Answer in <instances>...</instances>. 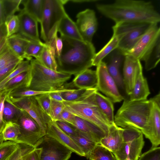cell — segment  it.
Returning <instances> with one entry per match:
<instances>
[{
  "instance_id": "6da1fadb",
  "label": "cell",
  "mask_w": 160,
  "mask_h": 160,
  "mask_svg": "<svg viewBox=\"0 0 160 160\" xmlns=\"http://www.w3.org/2000/svg\"><path fill=\"white\" fill-rule=\"evenodd\" d=\"M98 10L115 24L123 22L158 23L160 15L150 1L117 0L110 3L96 5Z\"/></svg>"
},
{
  "instance_id": "7a4b0ae2",
  "label": "cell",
  "mask_w": 160,
  "mask_h": 160,
  "mask_svg": "<svg viewBox=\"0 0 160 160\" xmlns=\"http://www.w3.org/2000/svg\"><path fill=\"white\" fill-rule=\"evenodd\" d=\"M60 37L63 46L60 55L55 58L57 71L75 76L92 66L96 52L92 42Z\"/></svg>"
},
{
  "instance_id": "3957f363",
  "label": "cell",
  "mask_w": 160,
  "mask_h": 160,
  "mask_svg": "<svg viewBox=\"0 0 160 160\" xmlns=\"http://www.w3.org/2000/svg\"><path fill=\"white\" fill-rule=\"evenodd\" d=\"M153 105L150 99L139 101L124 100L114 116V123L122 128H136L144 135L150 127Z\"/></svg>"
},
{
  "instance_id": "277c9868",
  "label": "cell",
  "mask_w": 160,
  "mask_h": 160,
  "mask_svg": "<svg viewBox=\"0 0 160 160\" xmlns=\"http://www.w3.org/2000/svg\"><path fill=\"white\" fill-rule=\"evenodd\" d=\"M26 88L41 91H51L66 88L65 84L72 75L49 69L35 59L30 61Z\"/></svg>"
},
{
  "instance_id": "5b68a950",
  "label": "cell",
  "mask_w": 160,
  "mask_h": 160,
  "mask_svg": "<svg viewBox=\"0 0 160 160\" xmlns=\"http://www.w3.org/2000/svg\"><path fill=\"white\" fill-rule=\"evenodd\" d=\"M98 91L96 87L90 88L87 93L81 99L63 103L66 110L74 116L98 126L107 136L110 127L113 123L109 121L95 102V95Z\"/></svg>"
},
{
  "instance_id": "8992f818",
  "label": "cell",
  "mask_w": 160,
  "mask_h": 160,
  "mask_svg": "<svg viewBox=\"0 0 160 160\" xmlns=\"http://www.w3.org/2000/svg\"><path fill=\"white\" fill-rule=\"evenodd\" d=\"M67 13L61 0H43L42 17L40 22L41 38L48 43L58 32V25Z\"/></svg>"
},
{
  "instance_id": "52a82bcc",
  "label": "cell",
  "mask_w": 160,
  "mask_h": 160,
  "mask_svg": "<svg viewBox=\"0 0 160 160\" xmlns=\"http://www.w3.org/2000/svg\"><path fill=\"white\" fill-rule=\"evenodd\" d=\"M151 24L142 22H123L115 24L112 28L113 33L117 36L119 40L117 49L124 55L133 47Z\"/></svg>"
},
{
  "instance_id": "ba28073f",
  "label": "cell",
  "mask_w": 160,
  "mask_h": 160,
  "mask_svg": "<svg viewBox=\"0 0 160 160\" xmlns=\"http://www.w3.org/2000/svg\"><path fill=\"white\" fill-rule=\"evenodd\" d=\"M18 109L14 122L18 125L20 133L14 142L36 148L46 132L28 113Z\"/></svg>"
},
{
  "instance_id": "9c48e42d",
  "label": "cell",
  "mask_w": 160,
  "mask_h": 160,
  "mask_svg": "<svg viewBox=\"0 0 160 160\" xmlns=\"http://www.w3.org/2000/svg\"><path fill=\"white\" fill-rule=\"evenodd\" d=\"M123 141L120 148L112 153L117 160L129 158L138 160L144 144L143 134L139 129L133 127L123 128Z\"/></svg>"
},
{
  "instance_id": "30bf717a",
  "label": "cell",
  "mask_w": 160,
  "mask_h": 160,
  "mask_svg": "<svg viewBox=\"0 0 160 160\" xmlns=\"http://www.w3.org/2000/svg\"><path fill=\"white\" fill-rule=\"evenodd\" d=\"M160 44V28L158 23L151 24L133 47L124 54L144 62Z\"/></svg>"
},
{
  "instance_id": "8fae6325",
  "label": "cell",
  "mask_w": 160,
  "mask_h": 160,
  "mask_svg": "<svg viewBox=\"0 0 160 160\" xmlns=\"http://www.w3.org/2000/svg\"><path fill=\"white\" fill-rule=\"evenodd\" d=\"M97 78L96 88L110 98L113 103L119 102L124 99L113 78L109 73L106 64L103 61L97 66Z\"/></svg>"
},
{
  "instance_id": "7c38bea8",
  "label": "cell",
  "mask_w": 160,
  "mask_h": 160,
  "mask_svg": "<svg viewBox=\"0 0 160 160\" xmlns=\"http://www.w3.org/2000/svg\"><path fill=\"white\" fill-rule=\"evenodd\" d=\"M36 148L41 149L40 160H68L72 152L56 139L46 134Z\"/></svg>"
},
{
  "instance_id": "4fadbf2b",
  "label": "cell",
  "mask_w": 160,
  "mask_h": 160,
  "mask_svg": "<svg viewBox=\"0 0 160 160\" xmlns=\"http://www.w3.org/2000/svg\"><path fill=\"white\" fill-rule=\"evenodd\" d=\"M17 108L28 113L46 132L48 124L52 120L42 109L34 96L28 97L14 100H5Z\"/></svg>"
},
{
  "instance_id": "5bb4252c",
  "label": "cell",
  "mask_w": 160,
  "mask_h": 160,
  "mask_svg": "<svg viewBox=\"0 0 160 160\" xmlns=\"http://www.w3.org/2000/svg\"><path fill=\"white\" fill-rule=\"evenodd\" d=\"M76 18L75 23L83 40L92 42L98 27L95 12L93 10L87 9L78 13Z\"/></svg>"
},
{
  "instance_id": "9a60e30c",
  "label": "cell",
  "mask_w": 160,
  "mask_h": 160,
  "mask_svg": "<svg viewBox=\"0 0 160 160\" xmlns=\"http://www.w3.org/2000/svg\"><path fill=\"white\" fill-rule=\"evenodd\" d=\"M17 15L19 21L18 33L31 41L42 42L39 37L37 21L23 9Z\"/></svg>"
},
{
  "instance_id": "2e32d148",
  "label": "cell",
  "mask_w": 160,
  "mask_h": 160,
  "mask_svg": "<svg viewBox=\"0 0 160 160\" xmlns=\"http://www.w3.org/2000/svg\"><path fill=\"white\" fill-rule=\"evenodd\" d=\"M46 134L55 139L72 152L81 156L85 157L81 148L69 136L60 129L55 121L52 120L48 124Z\"/></svg>"
},
{
  "instance_id": "e0dca14e",
  "label": "cell",
  "mask_w": 160,
  "mask_h": 160,
  "mask_svg": "<svg viewBox=\"0 0 160 160\" xmlns=\"http://www.w3.org/2000/svg\"><path fill=\"white\" fill-rule=\"evenodd\" d=\"M123 80L127 94L131 93L134 84L137 70L141 61L129 55H126L123 61Z\"/></svg>"
},
{
  "instance_id": "ac0fdd59",
  "label": "cell",
  "mask_w": 160,
  "mask_h": 160,
  "mask_svg": "<svg viewBox=\"0 0 160 160\" xmlns=\"http://www.w3.org/2000/svg\"><path fill=\"white\" fill-rule=\"evenodd\" d=\"M72 126L88 138L98 144L102 138L107 136L105 132L98 126L76 116Z\"/></svg>"
},
{
  "instance_id": "d6986e66",
  "label": "cell",
  "mask_w": 160,
  "mask_h": 160,
  "mask_svg": "<svg viewBox=\"0 0 160 160\" xmlns=\"http://www.w3.org/2000/svg\"><path fill=\"white\" fill-rule=\"evenodd\" d=\"M147 80L143 76L141 63L138 68L132 90L129 95L131 101L147 99L150 94Z\"/></svg>"
},
{
  "instance_id": "ffe728a7",
  "label": "cell",
  "mask_w": 160,
  "mask_h": 160,
  "mask_svg": "<svg viewBox=\"0 0 160 160\" xmlns=\"http://www.w3.org/2000/svg\"><path fill=\"white\" fill-rule=\"evenodd\" d=\"M152 102L150 127L144 136L150 141L151 148H154L158 147L160 144V104Z\"/></svg>"
},
{
  "instance_id": "44dd1931",
  "label": "cell",
  "mask_w": 160,
  "mask_h": 160,
  "mask_svg": "<svg viewBox=\"0 0 160 160\" xmlns=\"http://www.w3.org/2000/svg\"><path fill=\"white\" fill-rule=\"evenodd\" d=\"M109 62L106 64L107 70L113 78L118 88H124L123 78L120 72V68L125 56L118 49L111 53Z\"/></svg>"
},
{
  "instance_id": "7402d4cb",
  "label": "cell",
  "mask_w": 160,
  "mask_h": 160,
  "mask_svg": "<svg viewBox=\"0 0 160 160\" xmlns=\"http://www.w3.org/2000/svg\"><path fill=\"white\" fill-rule=\"evenodd\" d=\"M122 129L115 123L112 124L109 128L108 135L101 139L99 144L112 153L117 151L123 142Z\"/></svg>"
},
{
  "instance_id": "603a6c76",
  "label": "cell",
  "mask_w": 160,
  "mask_h": 160,
  "mask_svg": "<svg viewBox=\"0 0 160 160\" xmlns=\"http://www.w3.org/2000/svg\"><path fill=\"white\" fill-rule=\"evenodd\" d=\"M58 32L60 36L83 41L78 30L75 22L66 13L60 21L58 26Z\"/></svg>"
},
{
  "instance_id": "cb8c5ba5",
  "label": "cell",
  "mask_w": 160,
  "mask_h": 160,
  "mask_svg": "<svg viewBox=\"0 0 160 160\" xmlns=\"http://www.w3.org/2000/svg\"><path fill=\"white\" fill-rule=\"evenodd\" d=\"M97 82L96 71L88 68L75 76L72 83L78 89H87L95 88Z\"/></svg>"
},
{
  "instance_id": "d4e9b609",
  "label": "cell",
  "mask_w": 160,
  "mask_h": 160,
  "mask_svg": "<svg viewBox=\"0 0 160 160\" xmlns=\"http://www.w3.org/2000/svg\"><path fill=\"white\" fill-rule=\"evenodd\" d=\"M30 41L18 33L6 38L7 45L17 56L23 60L26 48Z\"/></svg>"
},
{
  "instance_id": "484cf974",
  "label": "cell",
  "mask_w": 160,
  "mask_h": 160,
  "mask_svg": "<svg viewBox=\"0 0 160 160\" xmlns=\"http://www.w3.org/2000/svg\"><path fill=\"white\" fill-rule=\"evenodd\" d=\"M95 102L99 109L112 124L114 122V108L113 102L108 98L101 94L98 91L95 95Z\"/></svg>"
},
{
  "instance_id": "4316f807",
  "label": "cell",
  "mask_w": 160,
  "mask_h": 160,
  "mask_svg": "<svg viewBox=\"0 0 160 160\" xmlns=\"http://www.w3.org/2000/svg\"><path fill=\"white\" fill-rule=\"evenodd\" d=\"M119 40L114 33L108 43L98 52L96 53L93 60L92 66H97L109 53L118 48Z\"/></svg>"
},
{
  "instance_id": "83f0119b",
  "label": "cell",
  "mask_w": 160,
  "mask_h": 160,
  "mask_svg": "<svg viewBox=\"0 0 160 160\" xmlns=\"http://www.w3.org/2000/svg\"><path fill=\"white\" fill-rule=\"evenodd\" d=\"M43 0H22V8L38 22H40L42 13Z\"/></svg>"
},
{
  "instance_id": "f1b7e54d",
  "label": "cell",
  "mask_w": 160,
  "mask_h": 160,
  "mask_svg": "<svg viewBox=\"0 0 160 160\" xmlns=\"http://www.w3.org/2000/svg\"><path fill=\"white\" fill-rule=\"evenodd\" d=\"M45 44L42 53L37 60L45 67L57 71V65L56 60L55 50L51 46Z\"/></svg>"
},
{
  "instance_id": "f546056e",
  "label": "cell",
  "mask_w": 160,
  "mask_h": 160,
  "mask_svg": "<svg viewBox=\"0 0 160 160\" xmlns=\"http://www.w3.org/2000/svg\"><path fill=\"white\" fill-rule=\"evenodd\" d=\"M28 71L19 73L9 80L5 84L1 90L4 91L8 94L16 89L26 88Z\"/></svg>"
},
{
  "instance_id": "4dcf8cb0",
  "label": "cell",
  "mask_w": 160,
  "mask_h": 160,
  "mask_svg": "<svg viewBox=\"0 0 160 160\" xmlns=\"http://www.w3.org/2000/svg\"><path fill=\"white\" fill-rule=\"evenodd\" d=\"M89 160H115L112 153L108 149L98 144L86 157Z\"/></svg>"
},
{
  "instance_id": "1f68e13d",
  "label": "cell",
  "mask_w": 160,
  "mask_h": 160,
  "mask_svg": "<svg viewBox=\"0 0 160 160\" xmlns=\"http://www.w3.org/2000/svg\"><path fill=\"white\" fill-rule=\"evenodd\" d=\"M70 137L82 150L85 157L98 144L90 140L78 131L77 134Z\"/></svg>"
},
{
  "instance_id": "d6a6232c",
  "label": "cell",
  "mask_w": 160,
  "mask_h": 160,
  "mask_svg": "<svg viewBox=\"0 0 160 160\" xmlns=\"http://www.w3.org/2000/svg\"><path fill=\"white\" fill-rule=\"evenodd\" d=\"M43 42L38 43L30 41L27 44L25 51L24 59L30 61L32 57L38 60L41 55L45 46Z\"/></svg>"
},
{
  "instance_id": "836d02e7",
  "label": "cell",
  "mask_w": 160,
  "mask_h": 160,
  "mask_svg": "<svg viewBox=\"0 0 160 160\" xmlns=\"http://www.w3.org/2000/svg\"><path fill=\"white\" fill-rule=\"evenodd\" d=\"M24 60L17 56L6 44L0 52V70L10 64Z\"/></svg>"
},
{
  "instance_id": "e575fe53",
  "label": "cell",
  "mask_w": 160,
  "mask_h": 160,
  "mask_svg": "<svg viewBox=\"0 0 160 160\" xmlns=\"http://www.w3.org/2000/svg\"><path fill=\"white\" fill-rule=\"evenodd\" d=\"M1 133L4 141L15 142L20 133L19 126L15 122H7Z\"/></svg>"
},
{
  "instance_id": "d590c367",
  "label": "cell",
  "mask_w": 160,
  "mask_h": 160,
  "mask_svg": "<svg viewBox=\"0 0 160 160\" xmlns=\"http://www.w3.org/2000/svg\"><path fill=\"white\" fill-rule=\"evenodd\" d=\"M22 0H2L5 22L8 18L15 15L16 12L21 10L20 6L22 4Z\"/></svg>"
},
{
  "instance_id": "8d00e7d4",
  "label": "cell",
  "mask_w": 160,
  "mask_h": 160,
  "mask_svg": "<svg viewBox=\"0 0 160 160\" xmlns=\"http://www.w3.org/2000/svg\"><path fill=\"white\" fill-rule=\"evenodd\" d=\"M89 89H69L61 92V94L65 101H74L82 98L87 93Z\"/></svg>"
},
{
  "instance_id": "74e56055",
  "label": "cell",
  "mask_w": 160,
  "mask_h": 160,
  "mask_svg": "<svg viewBox=\"0 0 160 160\" xmlns=\"http://www.w3.org/2000/svg\"><path fill=\"white\" fill-rule=\"evenodd\" d=\"M30 64L29 61L23 60L20 62L14 69L0 82V90L9 80L19 73L28 71L29 69Z\"/></svg>"
},
{
  "instance_id": "f35d334b",
  "label": "cell",
  "mask_w": 160,
  "mask_h": 160,
  "mask_svg": "<svg viewBox=\"0 0 160 160\" xmlns=\"http://www.w3.org/2000/svg\"><path fill=\"white\" fill-rule=\"evenodd\" d=\"M19 145L13 141L4 142L0 145V160H6L17 150Z\"/></svg>"
},
{
  "instance_id": "ab89813d",
  "label": "cell",
  "mask_w": 160,
  "mask_h": 160,
  "mask_svg": "<svg viewBox=\"0 0 160 160\" xmlns=\"http://www.w3.org/2000/svg\"><path fill=\"white\" fill-rule=\"evenodd\" d=\"M4 24L6 28L7 38L18 33L19 21L18 15H14L8 18Z\"/></svg>"
},
{
  "instance_id": "60d3db41",
  "label": "cell",
  "mask_w": 160,
  "mask_h": 160,
  "mask_svg": "<svg viewBox=\"0 0 160 160\" xmlns=\"http://www.w3.org/2000/svg\"><path fill=\"white\" fill-rule=\"evenodd\" d=\"M160 44L158 45L144 61L145 69L149 71L155 68L160 61Z\"/></svg>"
},
{
  "instance_id": "b9f144b4",
  "label": "cell",
  "mask_w": 160,
  "mask_h": 160,
  "mask_svg": "<svg viewBox=\"0 0 160 160\" xmlns=\"http://www.w3.org/2000/svg\"><path fill=\"white\" fill-rule=\"evenodd\" d=\"M49 93H46L35 96L34 97L40 107L43 111L51 118V99Z\"/></svg>"
},
{
  "instance_id": "7bdbcfd3",
  "label": "cell",
  "mask_w": 160,
  "mask_h": 160,
  "mask_svg": "<svg viewBox=\"0 0 160 160\" xmlns=\"http://www.w3.org/2000/svg\"><path fill=\"white\" fill-rule=\"evenodd\" d=\"M19 109L11 103L5 101L3 111V118L6 122H14Z\"/></svg>"
},
{
  "instance_id": "ee69618b",
  "label": "cell",
  "mask_w": 160,
  "mask_h": 160,
  "mask_svg": "<svg viewBox=\"0 0 160 160\" xmlns=\"http://www.w3.org/2000/svg\"><path fill=\"white\" fill-rule=\"evenodd\" d=\"M138 160H160V147L151 148L141 154Z\"/></svg>"
},
{
  "instance_id": "f6af8a7d",
  "label": "cell",
  "mask_w": 160,
  "mask_h": 160,
  "mask_svg": "<svg viewBox=\"0 0 160 160\" xmlns=\"http://www.w3.org/2000/svg\"><path fill=\"white\" fill-rule=\"evenodd\" d=\"M65 108L63 102L51 99V111L52 120L55 121L64 109Z\"/></svg>"
},
{
  "instance_id": "bcb514c9",
  "label": "cell",
  "mask_w": 160,
  "mask_h": 160,
  "mask_svg": "<svg viewBox=\"0 0 160 160\" xmlns=\"http://www.w3.org/2000/svg\"><path fill=\"white\" fill-rule=\"evenodd\" d=\"M58 32L53 35L50 42L48 43L54 49L55 53V58L60 55L63 46V42L62 38L58 37Z\"/></svg>"
},
{
  "instance_id": "7dc6e473",
  "label": "cell",
  "mask_w": 160,
  "mask_h": 160,
  "mask_svg": "<svg viewBox=\"0 0 160 160\" xmlns=\"http://www.w3.org/2000/svg\"><path fill=\"white\" fill-rule=\"evenodd\" d=\"M55 121L60 129L69 136H74L78 134V131L72 125L60 121Z\"/></svg>"
},
{
  "instance_id": "c3c4849f",
  "label": "cell",
  "mask_w": 160,
  "mask_h": 160,
  "mask_svg": "<svg viewBox=\"0 0 160 160\" xmlns=\"http://www.w3.org/2000/svg\"><path fill=\"white\" fill-rule=\"evenodd\" d=\"M34 148L29 146L20 144L17 150L6 160H18L24 154Z\"/></svg>"
},
{
  "instance_id": "681fc988",
  "label": "cell",
  "mask_w": 160,
  "mask_h": 160,
  "mask_svg": "<svg viewBox=\"0 0 160 160\" xmlns=\"http://www.w3.org/2000/svg\"><path fill=\"white\" fill-rule=\"evenodd\" d=\"M8 94L3 90H0V133H1L6 125V122L3 116L4 103Z\"/></svg>"
},
{
  "instance_id": "f907efd6",
  "label": "cell",
  "mask_w": 160,
  "mask_h": 160,
  "mask_svg": "<svg viewBox=\"0 0 160 160\" xmlns=\"http://www.w3.org/2000/svg\"><path fill=\"white\" fill-rule=\"evenodd\" d=\"M41 149L35 148L24 154L21 157V160H40Z\"/></svg>"
},
{
  "instance_id": "816d5d0a",
  "label": "cell",
  "mask_w": 160,
  "mask_h": 160,
  "mask_svg": "<svg viewBox=\"0 0 160 160\" xmlns=\"http://www.w3.org/2000/svg\"><path fill=\"white\" fill-rule=\"evenodd\" d=\"M75 117V116L64 109L55 121H60L72 125Z\"/></svg>"
},
{
  "instance_id": "f5cc1de1",
  "label": "cell",
  "mask_w": 160,
  "mask_h": 160,
  "mask_svg": "<svg viewBox=\"0 0 160 160\" xmlns=\"http://www.w3.org/2000/svg\"><path fill=\"white\" fill-rule=\"evenodd\" d=\"M22 61L12 62L0 70V82L4 79L16 68Z\"/></svg>"
},
{
  "instance_id": "db71d44e",
  "label": "cell",
  "mask_w": 160,
  "mask_h": 160,
  "mask_svg": "<svg viewBox=\"0 0 160 160\" xmlns=\"http://www.w3.org/2000/svg\"><path fill=\"white\" fill-rule=\"evenodd\" d=\"M69 89L65 88L60 91L51 92L49 93V95L51 99L63 102L65 101L62 97L61 92L68 90Z\"/></svg>"
},
{
  "instance_id": "11a10c76",
  "label": "cell",
  "mask_w": 160,
  "mask_h": 160,
  "mask_svg": "<svg viewBox=\"0 0 160 160\" xmlns=\"http://www.w3.org/2000/svg\"><path fill=\"white\" fill-rule=\"evenodd\" d=\"M7 32L4 24L0 26V43L2 39L6 38Z\"/></svg>"
},
{
  "instance_id": "9f6ffc18",
  "label": "cell",
  "mask_w": 160,
  "mask_h": 160,
  "mask_svg": "<svg viewBox=\"0 0 160 160\" xmlns=\"http://www.w3.org/2000/svg\"><path fill=\"white\" fill-rule=\"evenodd\" d=\"M5 19L4 17L2 0H0V26L4 23Z\"/></svg>"
},
{
  "instance_id": "6f0895ef",
  "label": "cell",
  "mask_w": 160,
  "mask_h": 160,
  "mask_svg": "<svg viewBox=\"0 0 160 160\" xmlns=\"http://www.w3.org/2000/svg\"><path fill=\"white\" fill-rule=\"evenodd\" d=\"M6 38H3L0 43V52L6 44Z\"/></svg>"
},
{
  "instance_id": "680465c9",
  "label": "cell",
  "mask_w": 160,
  "mask_h": 160,
  "mask_svg": "<svg viewBox=\"0 0 160 160\" xmlns=\"http://www.w3.org/2000/svg\"><path fill=\"white\" fill-rule=\"evenodd\" d=\"M94 0H69V1L72 2H90L95 1Z\"/></svg>"
},
{
  "instance_id": "91938a15",
  "label": "cell",
  "mask_w": 160,
  "mask_h": 160,
  "mask_svg": "<svg viewBox=\"0 0 160 160\" xmlns=\"http://www.w3.org/2000/svg\"><path fill=\"white\" fill-rule=\"evenodd\" d=\"M4 139L2 133H0V145L4 142Z\"/></svg>"
},
{
  "instance_id": "94428289",
  "label": "cell",
  "mask_w": 160,
  "mask_h": 160,
  "mask_svg": "<svg viewBox=\"0 0 160 160\" xmlns=\"http://www.w3.org/2000/svg\"><path fill=\"white\" fill-rule=\"evenodd\" d=\"M115 160H117L115 158ZM124 160H131V159H130V158H127L126 159H125Z\"/></svg>"
},
{
  "instance_id": "6125c7cd",
  "label": "cell",
  "mask_w": 160,
  "mask_h": 160,
  "mask_svg": "<svg viewBox=\"0 0 160 160\" xmlns=\"http://www.w3.org/2000/svg\"><path fill=\"white\" fill-rule=\"evenodd\" d=\"M18 160H21V158H20V159H18Z\"/></svg>"
}]
</instances>
